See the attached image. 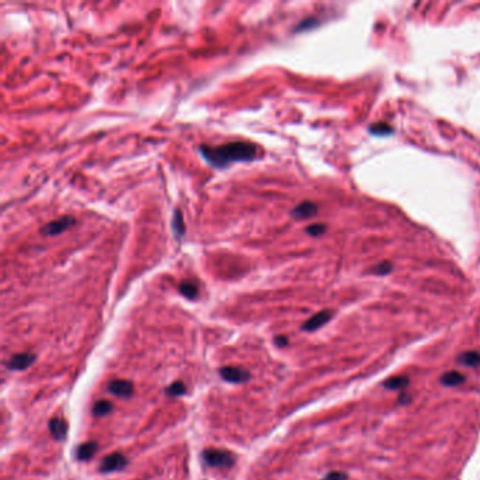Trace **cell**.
<instances>
[{
	"label": "cell",
	"instance_id": "11",
	"mask_svg": "<svg viewBox=\"0 0 480 480\" xmlns=\"http://www.w3.org/2000/svg\"><path fill=\"white\" fill-rule=\"evenodd\" d=\"M465 380H466L465 374L458 372V370H449L441 376V383L444 386H448V388L459 386Z\"/></svg>",
	"mask_w": 480,
	"mask_h": 480
},
{
	"label": "cell",
	"instance_id": "17",
	"mask_svg": "<svg viewBox=\"0 0 480 480\" xmlns=\"http://www.w3.org/2000/svg\"><path fill=\"white\" fill-rule=\"evenodd\" d=\"M112 409H113V405L109 400H99L93 407V414L98 417H103V416H108L112 412Z\"/></svg>",
	"mask_w": 480,
	"mask_h": 480
},
{
	"label": "cell",
	"instance_id": "20",
	"mask_svg": "<svg viewBox=\"0 0 480 480\" xmlns=\"http://www.w3.org/2000/svg\"><path fill=\"white\" fill-rule=\"evenodd\" d=\"M391 272H392V263H389V262H383V263L376 266V273L377 275H388Z\"/></svg>",
	"mask_w": 480,
	"mask_h": 480
},
{
	"label": "cell",
	"instance_id": "10",
	"mask_svg": "<svg viewBox=\"0 0 480 480\" xmlns=\"http://www.w3.org/2000/svg\"><path fill=\"white\" fill-rule=\"evenodd\" d=\"M50 432L57 441H64L68 434V424L62 419H52L50 421Z\"/></svg>",
	"mask_w": 480,
	"mask_h": 480
},
{
	"label": "cell",
	"instance_id": "6",
	"mask_svg": "<svg viewBox=\"0 0 480 480\" xmlns=\"http://www.w3.org/2000/svg\"><path fill=\"white\" fill-rule=\"evenodd\" d=\"M34 362H36L34 354H30V352L16 354L9 359L8 368L12 370H23V369H27L29 366H31Z\"/></svg>",
	"mask_w": 480,
	"mask_h": 480
},
{
	"label": "cell",
	"instance_id": "23",
	"mask_svg": "<svg viewBox=\"0 0 480 480\" xmlns=\"http://www.w3.org/2000/svg\"><path fill=\"white\" fill-rule=\"evenodd\" d=\"M287 342H289V340H287V337H284V335H279L275 338V344L277 347H286Z\"/></svg>",
	"mask_w": 480,
	"mask_h": 480
},
{
	"label": "cell",
	"instance_id": "9",
	"mask_svg": "<svg viewBox=\"0 0 480 480\" xmlns=\"http://www.w3.org/2000/svg\"><path fill=\"white\" fill-rule=\"evenodd\" d=\"M319 212V208L316 203L313 202H303L300 203L298 208H295L292 210V216L295 219H309L312 216H314Z\"/></svg>",
	"mask_w": 480,
	"mask_h": 480
},
{
	"label": "cell",
	"instance_id": "7",
	"mask_svg": "<svg viewBox=\"0 0 480 480\" xmlns=\"http://www.w3.org/2000/svg\"><path fill=\"white\" fill-rule=\"evenodd\" d=\"M333 317V312L331 310H323L317 314H314L312 319H309L305 324H303V330L305 331H316L320 327H323L324 324H327Z\"/></svg>",
	"mask_w": 480,
	"mask_h": 480
},
{
	"label": "cell",
	"instance_id": "1",
	"mask_svg": "<svg viewBox=\"0 0 480 480\" xmlns=\"http://www.w3.org/2000/svg\"><path fill=\"white\" fill-rule=\"evenodd\" d=\"M205 159L216 168L228 166L233 162H242V161H252L258 154V148L252 143L245 141H235L228 143L220 147H206L202 145L201 148Z\"/></svg>",
	"mask_w": 480,
	"mask_h": 480
},
{
	"label": "cell",
	"instance_id": "4",
	"mask_svg": "<svg viewBox=\"0 0 480 480\" xmlns=\"http://www.w3.org/2000/svg\"><path fill=\"white\" fill-rule=\"evenodd\" d=\"M75 223V219L71 217V216H64L58 220H54V221H50L48 224H45L41 230V233L44 235H58L61 233H64L65 230H68L72 224Z\"/></svg>",
	"mask_w": 480,
	"mask_h": 480
},
{
	"label": "cell",
	"instance_id": "19",
	"mask_svg": "<svg viewBox=\"0 0 480 480\" xmlns=\"http://www.w3.org/2000/svg\"><path fill=\"white\" fill-rule=\"evenodd\" d=\"M326 231V224H312L309 228H307V233L313 237H319L323 233Z\"/></svg>",
	"mask_w": 480,
	"mask_h": 480
},
{
	"label": "cell",
	"instance_id": "12",
	"mask_svg": "<svg viewBox=\"0 0 480 480\" xmlns=\"http://www.w3.org/2000/svg\"><path fill=\"white\" fill-rule=\"evenodd\" d=\"M98 452V444L96 442H85L76 449V458L79 460H89Z\"/></svg>",
	"mask_w": 480,
	"mask_h": 480
},
{
	"label": "cell",
	"instance_id": "15",
	"mask_svg": "<svg viewBox=\"0 0 480 480\" xmlns=\"http://www.w3.org/2000/svg\"><path fill=\"white\" fill-rule=\"evenodd\" d=\"M179 291H180V293L184 298H187L190 300H194V299H196L199 296V287H198V284L194 283V282H189V280L180 283Z\"/></svg>",
	"mask_w": 480,
	"mask_h": 480
},
{
	"label": "cell",
	"instance_id": "18",
	"mask_svg": "<svg viewBox=\"0 0 480 480\" xmlns=\"http://www.w3.org/2000/svg\"><path fill=\"white\" fill-rule=\"evenodd\" d=\"M165 392L170 398H177V396H182V395L186 393V385H184L183 381L177 380V381H173L170 386H168Z\"/></svg>",
	"mask_w": 480,
	"mask_h": 480
},
{
	"label": "cell",
	"instance_id": "3",
	"mask_svg": "<svg viewBox=\"0 0 480 480\" xmlns=\"http://www.w3.org/2000/svg\"><path fill=\"white\" fill-rule=\"evenodd\" d=\"M220 376L231 383H244L249 380V372L240 366H224L220 369Z\"/></svg>",
	"mask_w": 480,
	"mask_h": 480
},
{
	"label": "cell",
	"instance_id": "5",
	"mask_svg": "<svg viewBox=\"0 0 480 480\" xmlns=\"http://www.w3.org/2000/svg\"><path fill=\"white\" fill-rule=\"evenodd\" d=\"M127 465V459L123 453L120 452H115L108 455L103 462L101 463V472L103 473H110V472H116V470H122L124 466Z\"/></svg>",
	"mask_w": 480,
	"mask_h": 480
},
{
	"label": "cell",
	"instance_id": "13",
	"mask_svg": "<svg viewBox=\"0 0 480 480\" xmlns=\"http://www.w3.org/2000/svg\"><path fill=\"white\" fill-rule=\"evenodd\" d=\"M458 362L463 366H469V368H476L480 366V352L477 351H466L462 352L458 356Z\"/></svg>",
	"mask_w": 480,
	"mask_h": 480
},
{
	"label": "cell",
	"instance_id": "14",
	"mask_svg": "<svg viewBox=\"0 0 480 480\" xmlns=\"http://www.w3.org/2000/svg\"><path fill=\"white\" fill-rule=\"evenodd\" d=\"M409 383H410V380L407 376H395V377H391L385 383H383V386H385L386 389H391V391H403L409 386Z\"/></svg>",
	"mask_w": 480,
	"mask_h": 480
},
{
	"label": "cell",
	"instance_id": "2",
	"mask_svg": "<svg viewBox=\"0 0 480 480\" xmlns=\"http://www.w3.org/2000/svg\"><path fill=\"white\" fill-rule=\"evenodd\" d=\"M203 459L209 466L213 467H231L235 462L231 452L224 449H206L203 452Z\"/></svg>",
	"mask_w": 480,
	"mask_h": 480
},
{
	"label": "cell",
	"instance_id": "22",
	"mask_svg": "<svg viewBox=\"0 0 480 480\" xmlns=\"http://www.w3.org/2000/svg\"><path fill=\"white\" fill-rule=\"evenodd\" d=\"M323 480H347V474L342 472H330Z\"/></svg>",
	"mask_w": 480,
	"mask_h": 480
},
{
	"label": "cell",
	"instance_id": "16",
	"mask_svg": "<svg viewBox=\"0 0 480 480\" xmlns=\"http://www.w3.org/2000/svg\"><path fill=\"white\" fill-rule=\"evenodd\" d=\"M172 230L176 234V237H182L184 234V223H183V216L182 213L176 209L172 217Z\"/></svg>",
	"mask_w": 480,
	"mask_h": 480
},
{
	"label": "cell",
	"instance_id": "8",
	"mask_svg": "<svg viewBox=\"0 0 480 480\" xmlns=\"http://www.w3.org/2000/svg\"><path fill=\"white\" fill-rule=\"evenodd\" d=\"M109 391L119 398H130L134 392V386L130 380H112Z\"/></svg>",
	"mask_w": 480,
	"mask_h": 480
},
{
	"label": "cell",
	"instance_id": "21",
	"mask_svg": "<svg viewBox=\"0 0 480 480\" xmlns=\"http://www.w3.org/2000/svg\"><path fill=\"white\" fill-rule=\"evenodd\" d=\"M370 131H372V133H377V134H388V133L392 131V129H391L389 126H386V124L380 123V124L373 126V127L370 129Z\"/></svg>",
	"mask_w": 480,
	"mask_h": 480
}]
</instances>
